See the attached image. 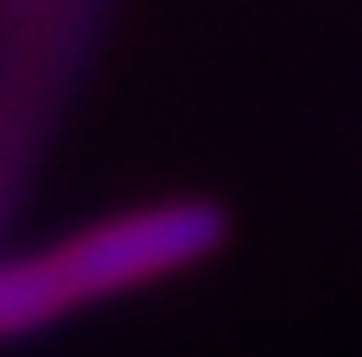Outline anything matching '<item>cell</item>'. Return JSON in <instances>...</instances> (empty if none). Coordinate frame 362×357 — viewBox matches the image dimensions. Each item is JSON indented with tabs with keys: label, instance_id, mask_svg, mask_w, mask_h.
<instances>
[{
	"label": "cell",
	"instance_id": "obj_1",
	"mask_svg": "<svg viewBox=\"0 0 362 357\" xmlns=\"http://www.w3.org/2000/svg\"><path fill=\"white\" fill-rule=\"evenodd\" d=\"M214 246H218L214 208L165 203V208H139V213L90 224L86 234L48 251V261H54L69 304H86V299H102V293H123L134 283L165 278V272L208 256Z\"/></svg>",
	"mask_w": 362,
	"mask_h": 357
},
{
	"label": "cell",
	"instance_id": "obj_2",
	"mask_svg": "<svg viewBox=\"0 0 362 357\" xmlns=\"http://www.w3.org/2000/svg\"><path fill=\"white\" fill-rule=\"evenodd\" d=\"M75 310L59 283L48 256H27V261H0V336L11 331H33V325L54 320V314Z\"/></svg>",
	"mask_w": 362,
	"mask_h": 357
}]
</instances>
